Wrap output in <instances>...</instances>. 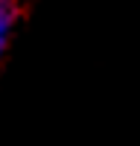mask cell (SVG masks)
Segmentation results:
<instances>
[{"instance_id":"cell-1","label":"cell","mask_w":140,"mask_h":146,"mask_svg":"<svg viewBox=\"0 0 140 146\" xmlns=\"http://www.w3.org/2000/svg\"><path fill=\"white\" fill-rule=\"evenodd\" d=\"M12 27H15V6H12L9 0H0V58H3V53H6Z\"/></svg>"}]
</instances>
